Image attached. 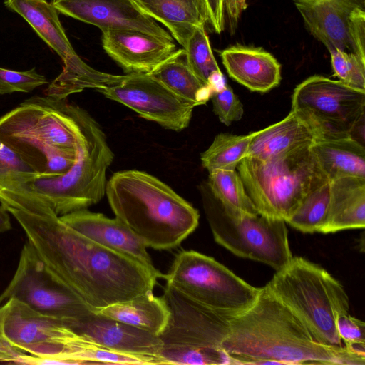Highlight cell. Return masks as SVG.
I'll return each instance as SVG.
<instances>
[{"instance_id": "obj_1", "label": "cell", "mask_w": 365, "mask_h": 365, "mask_svg": "<svg viewBox=\"0 0 365 365\" xmlns=\"http://www.w3.org/2000/svg\"><path fill=\"white\" fill-rule=\"evenodd\" d=\"M5 207L48 268L93 312L153 292L163 277L158 270L81 235L50 210Z\"/></svg>"}, {"instance_id": "obj_2", "label": "cell", "mask_w": 365, "mask_h": 365, "mask_svg": "<svg viewBox=\"0 0 365 365\" xmlns=\"http://www.w3.org/2000/svg\"><path fill=\"white\" fill-rule=\"evenodd\" d=\"M221 348L230 364H365V356L344 345L316 340L265 286L251 306L230 319Z\"/></svg>"}, {"instance_id": "obj_3", "label": "cell", "mask_w": 365, "mask_h": 365, "mask_svg": "<svg viewBox=\"0 0 365 365\" xmlns=\"http://www.w3.org/2000/svg\"><path fill=\"white\" fill-rule=\"evenodd\" d=\"M83 138L78 159L65 174L36 175L0 186V202L5 207L36 212L51 210L60 217L87 209L106 194V171L114 154L98 123L78 108Z\"/></svg>"}, {"instance_id": "obj_4", "label": "cell", "mask_w": 365, "mask_h": 365, "mask_svg": "<svg viewBox=\"0 0 365 365\" xmlns=\"http://www.w3.org/2000/svg\"><path fill=\"white\" fill-rule=\"evenodd\" d=\"M106 195L115 217L147 247L180 245L197 227L198 211L168 185L140 170L115 173Z\"/></svg>"}, {"instance_id": "obj_5", "label": "cell", "mask_w": 365, "mask_h": 365, "mask_svg": "<svg viewBox=\"0 0 365 365\" xmlns=\"http://www.w3.org/2000/svg\"><path fill=\"white\" fill-rule=\"evenodd\" d=\"M78 108L66 98H28L0 118V141L41 175L51 156L78 150L83 138Z\"/></svg>"}, {"instance_id": "obj_6", "label": "cell", "mask_w": 365, "mask_h": 365, "mask_svg": "<svg viewBox=\"0 0 365 365\" xmlns=\"http://www.w3.org/2000/svg\"><path fill=\"white\" fill-rule=\"evenodd\" d=\"M265 287L292 311L316 340L342 346L336 320L349 313V299L341 284L327 270L303 257H292Z\"/></svg>"}, {"instance_id": "obj_7", "label": "cell", "mask_w": 365, "mask_h": 365, "mask_svg": "<svg viewBox=\"0 0 365 365\" xmlns=\"http://www.w3.org/2000/svg\"><path fill=\"white\" fill-rule=\"evenodd\" d=\"M237 168L257 212L284 221L312 190L329 181L311 145L264 160L245 157Z\"/></svg>"}, {"instance_id": "obj_8", "label": "cell", "mask_w": 365, "mask_h": 365, "mask_svg": "<svg viewBox=\"0 0 365 365\" xmlns=\"http://www.w3.org/2000/svg\"><path fill=\"white\" fill-rule=\"evenodd\" d=\"M162 297L170 312L158 335L162 364H230L221 344L231 317L198 304L167 284Z\"/></svg>"}, {"instance_id": "obj_9", "label": "cell", "mask_w": 365, "mask_h": 365, "mask_svg": "<svg viewBox=\"0 0 365 365\" xmlns=\"http://www.w3.org/2000/svg\"><path fill=\"white\" fill-rule=\"evenodd\" d=\"M163 278L189 299L230 317L251 306L261 289L212 257L193 250L179 252Z\"/></svg>"}, {"instance_id": "obj_10", "label": "cell", "mask_w": 365, "mask_h": 365, "mask_svg": "<svg viewBox=\"0 0 365 365\" xmlns=\"http://www.w3.org/2000/svg\"><path fill=\"white\" fill-rule=\"evenodd\" d=\"M212 197L204 200V207L216 242L238 257L264 263L276 271L290 262L292 255L284 220L226 209Z\"/></svg>"}, {"instance_id": "obj_11", "label": "cell", "mask_w": 365, "mask_h": 365, "mask_svg": "<svg viewBox=\"0 0 365 365\" xmlns=\"http://www.w3.org/2000/svg\"><path fill=\"white\" fill-rule=\"evenodd\" d=\"M291 110L308 126L316 140L351 137L365 115V91L314 75L295 87Z\"/></svg>"}, {"instance_id": "obj_12", "label": "cell", "mask_w": 365, "mask_h": 365, "mask_svg": "<svg viewBox=\"0 0 365 365\" xmlns=\"http://www.w3.org/2000/svg\"><path fill=\"white\" fill-rule=\"evenodd\" d=\"M11 298L66 324L93 312L53 273L29 241L21 250L13 278L0 294V302Z\"/></svg>"}, {"instance_id": "obj_13", "label": "cell", "mask_w": 365, "mask_h": 365, "mask_svg": "<svg viewBox=\"0 0 365 365\" xmlns=\"http://www.w3.org/2000/svg\"><path fill=\"white\" fill-rule=\"evenodd\" d=\"M6 339L15 349L51 360L53 364H76L84 338L63 321L41 314L11 298L0 308Z\"/></svg>"}, {"instance_id": "obj_14", "label": "cell", "mask_w": 365, "mask_h": 365, "mask_svg": "<svg viewBox=\"0 0 365 365\" xmlns=\"http://www.w3.org/2000/svg\"><path fill=\"white\" fill-rule=\"evenodd\" d=\"M97 91L128 107L140 117L175 131L189 125L195 107L146 73L119 76L113 83Z\"/></svg>"}, {"instance_id": "obj_15", "label": "cell", "mask_w": 365, "mask_h": 365, "mask_svg": "<svg viewBox=\"0 0 365 365\" xmlns=\"http://www.w3.org/2000/svg\"><path fill=\"white\" fill-rule=\"evenodd\" d=\"M4 4L21 16L38 36L63 62L58 79L68 87L82 91L96 84L102 72L87 65L73 48L58 18V11L47 0H4Z\"/></svg>"}, {"instance_id": "obj_16", "label": "cell", "mask_w": 365, "mask_h": 365, "mask_svg": "<svg viewBox=\"0 0 365 365\" xmlns=\"http://www.w3.org/2000/svg\"><path fill=\"white\" fill-rule=\"evenodd\" d=\"M58 13L99 28L141 31L166 40L170 33L145 14L133 0H51Z\"/></svg>"}, {"instance_id": "obj_17", "label": "cell", "mask_w": 365, "mask_h": 365, "mask_svg": "<svg viewBox=\"0 0 365 365\" xmlns=\"http://www.w3.org/2000/svg\"><path fill=\"white\" fill-rule=\"evenodd\" d=\"M101 40L106 53L128 73H149L177 51L173 40L135 30H105Z\"/></svg>"}, {"instance_id": "obj_18", "label": "cell", "mask_w": 365, "mask_h": 365, "mask_svg": "<svg viewBox=\"0 0 365 365\" xmlns=\"http://www.w3.org/2000/svg\"><path fill=\"white\" fill-rule=\"evenodd\" d=\"M66 325L86 340L101 346L160 359L162 344L158 335L94 312Z\"/></svg>"}, {"instance_id": "obj_19", "label": "cell", "mask_w": 365, "mask_h": 365, "mask_svg": "<svg viewBox=\"0 0 365 365\" xmlns=\"http://www.w3.org/2000/svg\"><path fill=\"white\" fill-rule=\"evenodd\" d=\"M304 25L329 51L334 48L352 52L349 34V17L365 0H292Z\"/></svg>"}, {"instance_id": "obj_20", "label": "cell", "mask_w": 365, "mask_h": 365, "mask_svg": "<svg viewBox=\"0 0 365 365\" xmlns=\"http://www.w3.org/2000/svg\"><path fill=\"white\" fill-rule=\"evenodd\" d=\"M68 226L92 241L130 257L148 269L157 271L147 247L125 225L116 217L109 218L87 209L60 216Z\"/></svg>"}, {"instance_id": "obj_21", "label": "cell", "mask_w": 365, "mask_h": 365, "mask_svg": "<svg viewBox=\"0 0 365 365\" xmlns=\"http://www.w3.org/2000/svg\"><path fill=\"white\" fill-rule=\"evenodd\" d=\"M220 56L230 77L251 91L267 93L280 83V63L261 47L233 45Z\"/></svg>"}, {"instance_id": "obj_22", "label": "cell", "mask_w": 365, "mask_h": 365, "mask_svg": "<svg viewBox=\"0 0 365 365\" xmlns=\"http://www.w3.org/2000/svg\"><path fill=\"white\" fill-rule=\"evenodd\" d=\"M157 22L163 24L182 48L194 30L209 22L206 0H133Z\"/></svg>"}, {"instance_id": "obj_23", "label": "cell", "mask_w": 365, "mask_h": 365, "mask_svg": "<svg viewBox=\"0 0 365 365\" xmlns=\"http://www.w3.org/2000/svg\"><path fill=\"white\" fill-rule=\"evenodd\" d=\"M365 227V178L344 177L330 182V204L322 233Z\"/></svg>"}, {"instance_id": "obj_24", "label": "cell", "mask_w": 365, "mask_h": 365, "mask_svg": "<svg viewBox=\"0 0 365 365\" xmlns=\"http://www.w3.org/2000/svg\"><path fill=\"white\" fill-rule=\"evenodd\" d=\"M316 140L308 126L292 110L279 122L253 132L246 157L264 160Z\"/></svg>"}, {"instance_id": "obj_25", "label": "cell", "mask_w": 365, "mask_h": 365, "mask_svg": "<svg viewBox=\"0 0 365 365\" xmlns=\"http://www.w3.org/2000/svg\"><path fill=\"white\" fill-rule=\"evenodd\" d=\"M311 149L330 182L344 177L365 178V148L356 140L351 137L316 140Z\"/></svg>"}, {"instance_id": "obj_26", "label": "cell", "mask_w": 365, "mask_h": 365, "mask_svg": "<svg viewBox=\"0 0 365 365\" xmlns=\"http://www.w3.org/2000/svg\"><path fill=\"white\" fill-rule=\"evenodd\" d=\"M94 312L158 336L165 327L170 314L163 297H155L153 292L110 304Z\"/></svg>"}, {"instance_id": "obj_27", "label": "cell", "mask_w": 365, "mask_h": 365, "mask_svg": "<svg viewBox=\"0 0 365 365\" xmlns=\"http://www.w3.org/2000/svg\"><path fill=\"white\" fill-rule=\"evenodd\" d=\"M149 73L177 96L195 106L205 104L213 92L192 71L182 48L177 49L170 58Z\"/></svg>"}, {"instance_id": "obj_28", "label": "cell", "mask_w": 365, "mask_h": 365, "mask_svg": "<svg viewBox=\"0 0 365 365\" xmlns=\"http://www.w3.org/2000/svg\"><path fill=\"white\" fill-rule=\"evenodd\" d=\"M182 48L189 67L203 83L214 91L226 83L214 56L205 26L195 29Z\"/></svg>"}, {"instance_id": "obj_29", "label": "cell", "mask_w": 365, "mask_h": 365, "mask_svg": "<svg viewBox=\"0 0 365 365\" xmlns=\"http://www.w3.org/2000/svg\"><path fill=\"white\" fill-rule=\"evenodd\" d=\"M252 133L247 135L220 133L200 155L201 164L209 173L218 170H235L247 156Z\"/></svg>"}, {"instance_id": "obj_30", "label": "cell", "mask_w": 365, "mask_h": 365, "mask_svg": "<svg viewBox=\"0 0 365 365\" xmlns=\"http://www.w3.org/2000/svg\"><path fill=\"white\" fill-rule=\"evenodd\" d=\"M329 204L330 181H327L312 190L285 222L304 233L322 232Z\"/></svg>"}, {"instance_id": "obj_31", "label": "cell", "mask_w": 365, "mask_h": 365, "mask_svg": "<svg viewBox=\"0 0 365 365\" xmlns=\"http://www.w3.org/2000/svg\"><path fill=\"white\" fill-rule=\"evenodd\" d=\"M208 185L212 195L223 207L248 214L258 213L235 170L209 173Z\"/></svg>"}, {"instance_id": "obj_32", "label": "cell", "mask_w": 365, "mask_h": 365, "mask_svg": "<svg viewBox=\"0 0 365 365\" xmlns=\"http://www.w3.org/2000/svg\"><path fill=\"white\" fill-rule=\"evenodd\" d=\"M334 76L346 85L365 91V59L357 54L334 48L329 51Z\"/></svg>"}, {"instance_id": "obj_33", "label": "cell", "mask_w": 365, "mask_h": 365, "mask_svg": "<svg viewBox=\"0 0 365 365\" xmlns=\"http://www.w3.org/2000/svg\"><path fill=\"white\" fill-rule=\"evenodd\" d=\"M48 83L46 78L34 68L19 71L0 67V95L14 92L29 93Z\"/></svg>"}, {"instance_id": "obj_34", "label": "cell", "mask_w": 365, "mask_h": 365, "mask_svg": "<svg viewBox=\"0 0 365 365\" xmlns=\"http://www.w3.org/2000/svg\"><path fill=\"white\" fill-rule=\"evenodd\" d=\"M210 99L213 111L221 123L230 125L242 118L244 113L243 105L229 84L225 83L214 91Z\"/></svg>"}, {"instance_id": "obj_35", "label": "cell", "mask_w": 365, "mask_h": 365, "mask_svg": "<svg viewBox=\"0 0 365 365\" xmlns=\"http://www.w3.org/2000/svg\"><path fill=\"white\" fill-rule=\"evenodd\" d=\"M38 174L9 145L0 141V186Z\"/></svg>"}, {"instance_id": "obj_36", "label": "cell", "mask_w": 365, "mask_h": 365, "mask_svg": "<svg viewBox=\"0 0 365 365\" xmlns=\"http://www.w3.org/2000/svg\"><path fill=\"white\" fill-rule=\"evenodd\" d=\"M336 328L344 345L352 351L365 356V324L349 313L341 314Z\"/></svg>"}, {"instance_id": "obj_37", "label": "cell", "mask_w": 365, "mask_h": 365, "mask_svg": "<svg viewBox=\"0 0 365 365\" xmlns=\"http://www.w3.org/2000/svg\"><path fill=\"white\" fill-rule=\"evenodd\" d=\"M349 34L352 52L365 59V9H358L351 14Z\"/></svg>"}, {"instance_id": "obj_38", "label": "cell", "mask_w": 365, "mask_h": 365, "mask_svg": "<svg viewBox=\"0 0 365 365\" xmlns=\"http://www.w3.org/2000/svg\"><path fill=\"white\" fill-rule=\"evenodd\" d=\"M225 18L231 34L235 33L242 12L246 9L247 0H223Z\"/></svg>"}, {"instance_id": "obj_39", "label": "cell", "mask_w": 365, "mask_h": 365, "mask_svg": "<svg viewBox=\"0 0 365 365\" xmlns=\"http://www.w3.org/2000/svg\"><path fill=\"white\" fill-rule=\"evenodd\" d=\"M209 13V22L212 29L220 34L225 29V18L223 0H206Z\"/></svg>"}, {"instance_id": "obj_40", "label": "cell", "mask_w": 365, "mask_h": 365, "mask_svg": "<svg viewBox=\"0 0 365 365\" xmlns=\"http://www.w3.org/2000/svg\"><path fill=\"white\" fill-rule=\"evenodd\" d=\"M0 302V308H1ZM14 346L6 339L2 329L1 315L0 311V361L16 364L19 357L24 354Z\"/></svg>"}, {"instance_id": "obj_41", "label": "cell", "mask_w": 365, "mask_h": 365, "mask_svg": "<svg viewBox=\"0 0 365 365\" xmlns=\"http://www.w3.org/2000/svg\"><path fill=\"white\" fill-rule=\"evenodd\" d=\"M11 229L9 212L2 204L0 205V233Z\"/></svg>"}, {"instance_id": "obj_42", "label": "cell", "mask_w": 365, "mask_h": 365, "mask_svg": "<svg viewBox=\"0 0 365 365\" xmlns=\"http://www.w3.org/2000/svg\"><path fill=\"white\" fill-rule=\"evenodd\" d=\"M113 75L112 74L111 78H110V80L109 81V82H108V84H109V83H110V81H111V80H112V78H113ZM108 84H107V85H108ZM107 85H106V86H107ZM103 87H104V86H103ZM97 90H98V89H97ZM97 90H96V91H97ZM44 93H45V95H46V96H48V97H51V98H55V99H58V98H54V97H53V96H50V95L48 93V92H47V91H46V89L44 91ZM63 99H65V98H63Z\"/></svg>"}]
</instances>
